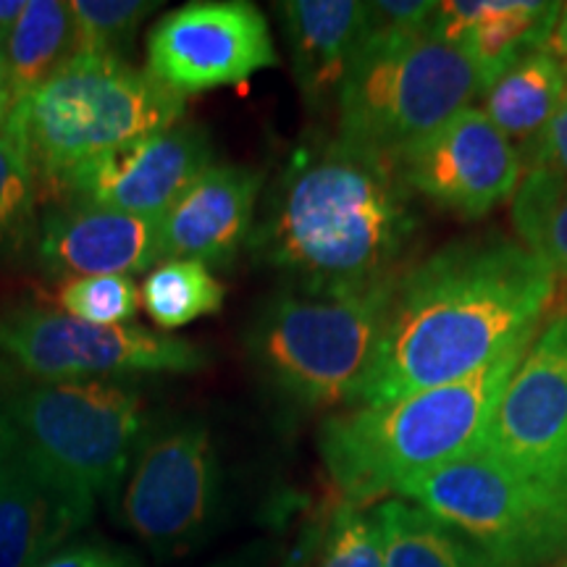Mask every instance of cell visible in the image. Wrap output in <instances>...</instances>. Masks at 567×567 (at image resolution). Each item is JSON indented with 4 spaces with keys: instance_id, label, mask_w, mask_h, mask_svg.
Instances as JSON below:
<instances>
[{
    "instance_id": "1",
    "label": "cell",
    "mask_w": 567,
    "mask_h": 567,
    "mask_svg": "<svg viewBox=\"0 0 567 567\" xmlns=\"http://www.w3.org/2000/svg\"><path fill=\"white\" fill-rule=\"evenodd\" d=\"M557 281L520 239H457L396 281L379 342L352 405L455 384L542 329Z\"/></svg>"
},
{
    "instance_id": "2",
    "label": "cell",
    "mask_w": 567,
    "mask_h": 567,
    "mask_svg": "<svg viewBox=\"0 0 567 567\" xmlns=\"http://www.w3.org/2000/svg\"><path fill=\"white\" fill-rule=\"evenodd\" d=\"M417 231L413 193L392 158L313 132L289 153L247 247L289 287L354 292L400 279Z\"/></svg>"
},
{
    "instance_id": "3",
    "label": "cell",
    "mask_w": 567,
    "mask_h": 567,
    "mask_svg": "<svg viewBox=\"0 0 567 567\" xmlns=\"http://www.w3.org/2000/svg\"><path fill=\"white\" fill-rule=\"evenodd\" d=\"M528 344L530 339L455 384L326 415L318 452L342 502L363 507L476 450Z\"/></svg>"
},
{
    "instance_id": "4",
    "label": "cell",
    "mask_w": 567,
    "mask_h": 567,
    "mask_svg": "<svg viewBox=\"0 0 567 567\" xmlns=\"http://www.w3.org/2000/svg\"><path fill=\"white\" fill-rule=\"evenodd\" d=\"M396 281L354 292L284 284L268 295L245 331L247 360L266 392L292 413L352 405Z\"/></svg>"
},
{
    "instance_id": "5",
    "label": "cell",
    "mask_w": 567,
    "mask_h": 567,
    "mask_svg": "<svg viewBox=\"0 0 567 567\" xmlns=\"http://www.w3.org/2000/svg\"><path fill=\"white\" fill-rule=\"evenodd\" d=\"M187 97L116 55L80 53L45 87L13 105L6 130L30 153L42 187L124 142L182 124Z\"/></svg>"
},
{
    "instance_id": "6",
    "label": "cell",
    "mask_w": 567,
    "mask_h": 567,
    "mask_svg": "<svg viewBox=\"0 0 567 567\" xmlns=\"http://www.w3.org/2000/svg\"><path fill=\"white\" fill-rule=\"evenodd\" d=\"M481 74L463 48L425 27L363 38L337 101V134L392 158L471 109Z\"/></svg>"
},
{
    "instance_id": "7",
    "label": "cell",
    "mask_w": 567,
    "mask_h": 567,
    "mask_svg": "<svg viewBox=\"0 0 567 567\" xmlns=\"http://www.w3.org/2000/svg\"><path fill=\"white\" fill-rule=\"evenodd\" d=\"M3 415L21 450L71 492L116 494L153 423L137 381H40L11 394Z\"/></svg>"
},
{
    "instance_id": "8",
    "label": "cell",
    "mask_w": 567,
    "mask_h": 567,
    "mask_svg": "<svg viewBox=\"0 0 567 567\" xmlns=\"http://www.w3.org/2000/svg\"><path fill=\"white\" fill-rule=\"evenodd\" d=\"M396 496L505 565L547 567L567 557V502L528 484L478 446L410 481Z\"/></svg>"
},
{
    "instance_id": "9",
    "label": "cell",
    "mask_w": 567,
    "mask_h": 567,
    "mask_svg": "<svg viewBox=\"0 0 567 567\" xmlns=\"http://www.w3.org/2000/svg\"><path fill=\"white\" fill-rule=\"evenodd\" d=\"M113 496L118 520L155 557L187 555L208 542L224 502L210 425L203 417L153 421Z\"/></svg>"
},
{
    "instance_id": "10",
    "label": "cell",
    "mask_w": 567,
    "mask_h": 567,
    "mask_svg": "<svg viewBox=\"0 0 567 567\" xmlns=\"http://www.w3.org/2000/svg\"><path fill=\"white\" fill-rule=\"evenodd\" d=\"M0 354L40 381H124L208 371L203 344L142 326H92L63 310L19 302L0 310Z\"/></svg>"
},
{
    "instance_id": "11",
    "label": "cell",
    "mask_w": 567,
    "mask_h": 567,
    "mask_svg": "<svg viewBox=\"0 0 567 567\" xmlns=\"http://www.w3.org/2000/svg\"><path fill=\"white\" fill-rule=\"evenodd\" d=\"M478 450L567 502V308L530 339Z\"/></svg>"
},
{
    "instance_id": "12",
    "label": "cell",
    "mask_w": 567,
    "mask_h": 567,
    "mask_svg": "<svg viewBox=\"0 0 567 567\" xmlns=\"http://www.w3.org/2000/svg\"><path fill=\"white\" fill-rule=\"evenodd\" d=\"M279 66L266 13L247 0H195L147 34V74L179 95L243 84Z\"/></svg>"
},
{
    "instance_id": "13",
    "label": "cell",
    "mask_w": 567,
    "mask_h": 567,
    "mask_svg": "<svg viewBox=\"0 0 567 567\" xmlns=\"http://www.w3.org/2000/svg\"><path fill=\"white\" fill-rule=\"evenodd\" d=\"M208 166H213L208 130L182 122L66 168L48 184V200L87 203L163 221Z\"/></svg>"
},
{
    "instance_id": "14",
    "label": "cell",
    "mask_w": 567,
    "mask_h": 567,
    "mask_svg": "<svg viewBox=\"0 0 567 567\" xmlns=\"http://www.w3.org/2000/svg\"><path fill=\"white\" fill-rule=\"evenodd\" d=\"M400 182L434 208L484 218L515 195L523 158L476 105L392 155Z\"/></svg>"
},
{
    "instance_id": "15",
    "label": "cell",
    "mask_w": 567,
    "mask_h": 567,
    "mask_svg": "<svg viewBox=\"0 0 567 567\" xmlns=\"http://www.w3.org/2000/svg\"><path fill=\"white\" fill-rule=\"evenodd\" d=\"M32 258L53 279L134 276L163 264L161 221L87 203L55 200L40 213Z\"/></svg>"
},
{
    "instance_id": "16",
    "label": "cell",
    "mask_w": 567,
    "mask_h": 567,
    "mask_svg": "<svg viewBox=\"0 0 567 567\" xmlns=\"http://www.w3.org/2000/svg\"><path fill=\"white\" fill-rule=\"evenodd\" d=\"M264 172L237 163H213L197 176L161 221L163 260H195L229 268L250 243Z\"/></svg>"
},
{
    "instance_id": "17",
    "label": "cell",
    "mask_w": 567,
    "mask_h": 567,
    "mask_svg": "<svg viewBox=\"0 0 567 567\" xmlns=\"http://www.w3.org/2000/svg\"><path fill=\"white\" fill-rule=\"evenodd\" d=\"M95 502L48 476L24 450L0 463V567H40L87 526Z\"/></svg>"
},
{
    "instance_id": "18",
    "label": "cell",
    "mask_w": 567,
    "mask_h": 567,
    "mask_svg": "<svg viewBox=\"0 0 567 567\" xmlns=\"http://www.w3.org/2000/svg\"><path fill=\"white\" fill-rule=\"evenodd\" d=\"M292 59V80L310 113L337 111L365 27V3L354 0H287L276 6Z\"/></svg>"
},
{
    "instance_id": "19",
    "label": "cell",
    "mask_w": 567,
    "mask_h": 567,
    "mask_svg": "<svg viewBox=\"0 0 567 567\" xmlns=\"http://www.w3.org/2000/svg\"><path fill=\"white\" fill-rule=\"evenodd\" d=\"M559 3L505 0H444L431 13L429 30L455 42L476 63L484 87L507 63L528 51H544ZM481 87V90H484Z\"/></svg>"
},
{
    "instance_id": "20",
    "label": "cell",
    "mask_w": 567,
    "mask_h": 567,
    "mask_svg": "<svg viewBox=\"0 0 567 567\" xmlns=\"http://www.w3.org/2000/svg\"><path fill=\"white\" fill-rule=\"evenodd\" d=\"M567 71L547 48L528 51L507 63L481 90V103L496 130L513 142L526 166L528 153L565 105Z\"/></svg>"
},
{
    "instance_id": "21",
    "label": "cell",
    "mask_w": 567,
    "mask_h": 567,
    "mask_svg": "<svg viewBox=\"0 0 567 567\" xmlns=\"http://www.w3.org/2000/svg\"><path fill=\"white\" fill-rule=\"evenodd\" d=\"M80 55L76 21L66 0H27V11L6 45L11 101L17 105Z\"/></svg>"
},
{
    "instance_id": "22",
    "label": "cell",
    "mask_w": 567,
    "mask_h": 567,
    "mask_svg": "<svg viewBox=\"0 0 567 567\" xmlns=\"http://www.w3.org/2000/svg\"><path fill=\"white\" fill-rule=\"evenodd\" d=\"M373 515L384 544V567H513L400 496L381 502Z\"/></svg>"
},
{
    "instance_id": "23",
    "label": "cell",
    "mask_w": 567,
    "mask_h": 567,
    "mask_svg": "<svg viewBox=\"0 0 567 567\" xmlns=\"http://www.w3.org/2000/svg\"><path fill=\"white\" fill-rule=\"evenodd\" d=\"M513 226L555 276L557 297H567V179L528 168L513 195Z\"/></svg>"
},
{
    "instance_id": "24",
    "label": "cell",
    "mask_w": 567,
    "mask_h": 567,
    "mask_svg": "<svg viewBox=\"0 0 567 567\" xmlns=\"http://www.w3.org/2000/svg\"><path fill=\"white\" fill-rule=\"evenodd\" d=\"M224 300V284L208 266L195 260H163L147 271L140 287V308H145L161 334L189 326L197 318L216 316Z\"/></svg>"
},
{
    "instance_id": "25",
    "label": "cell",
    "mask_w": 567,
    "mask_h": 567,
    "mask_svg": "<svg viewBox=\"0 0 567 567\" xmlns=\"http://www.w3.org/2000/svg\"><path fill=\"white\" fill-rule=\"evenodd\" d=\"M45 197L30 153L11 130H0V268L30 258Z\"/></svg>"
},
{
    "instance_id": "26",
    "label": "cell",
    "mask_w": 567,
    "mask_h": 567,
    "mask_svg": "<svg viewBox=\"0 0 567 567\" xmlns=\"http://www.w3.org/2000/svg\"><path fill=\"white\" fill-rule=\"evenodd\" d=\"M161 6L158 0H71L80 53L124 59L132 51L142 21Z\"/></svg>"
},
{
    "instance_id": "27",
    "label": "cell",
    "mask_w": 567,
    "mask_h": 567,
    "mask_svg": "<svg viewBox=\"0 0 567 567\" xmlns=\"http://www.w3.org/2000/svg\"><path fill=\"white\" fill-rule=\"evenodd\" d=\"M55 302L84 323L122 326L137 316L140 289L132 276H84L63 281Z\"/></svg>"
},
{
    "instance_id": "28",
    "label": "cell",
    "mask_w": 567,
    "mask_h": 567,
    "mask_svg": "<svg viewBox=\"0 0 567 567\" xmlns=\"http://www.w3.org/2000/svg\"><path fill=\"white\" fill-rule=\"evenodd\" d=\"M318 567H384V544L375 515L339 502L326 523Z\"/></svg>"
},
{
    "instance_id": "29",
    "label": "cell",
    "mask_w": 567,
    "mask_h": 567,
    "mask_svg": "<svg viewBox=\"0 0 567 567\" xmlns=\"http://www.w3.org/2000/svg\"><path fill=\"white\" fill-rule=\"evenodd\" d=\"M40 567H145L132 549L111 542H74Z\"/></svg>"
},
{
    "instance_id": "30",
    "label": "cell",
    "mask_w": 567,
    "mask_h": 567,
    "mask_svg": "<svg viewBox=\"0 0 567 567\" xmlns=\"http://www.w3.org/2000/svg\"><path fill=\"white\" fill-rule=\"evenodd\" d=\"M528 168H547V172L567 179V105L557 111L547 130L526 158Z\"/></svg>"
},
{
    "instance_id": "31",
    "label": "cell",
    "mask_w": 567,
    "mask_h": 567,
    "mask_svg": "<svg viewBox=\"0 0 567 567\" xmlns=\"http://www.w3.org/2000/svg\"><path fill=\"white\" fill-rule=\"evenodd\" d=\"M326 523H329V513H321V509L305 517L302 526L297 528L295 544L281 555L279 567H318V563H321Z\"/></svg>"
},
{
    "instance_id": "32",
    "label": "cell",
    "mask_w": 567,
    "mask_h": 567,
    "mask_svg": "<svg viewBox=\"0 0 567 567\" xmlns=\"http://www.w3.org/2000/svg\"><path fill=\"white\" fill-rule=\"evenodd\" d=\"M281 555L284 549L279 542H274V538H255V542L229 551V555L205 567H279Z\"/></svg>"
},
{
    "instance_id": "33",
    "label": "cell",
    "mask_w": 567,
    "mask_h": 567,
    "mask_svg": "<svg viewBox=\"0 0 567 567\" xmlns=\"http://www.w3.org/2000/svg\"><path fill=\"white\" fill-rule=\"evenodd\" d=\"M27 0H0V53H6L13 30L24 17Z\"/></svg>"
},
{
    "instance_id": "34",
    "label": "cell",
    "mask_w": 567,
    "mask_h": 567,
    "mask_svg": "<svg viewBox=\"0 0 567 567\" xmlns=\"http://www.w3.org/2000/svg\"><path fill=\"white\" fill-rule=\"evenodd\" d=\"M547 51L555 55L567 71V3H559L555 27H551L549 40H547Z\"/></svg>"
},
{
    "instance_id": "35",
    "label": "cell",
    "mask_w": 567,
    "mask_h": 567,
    "mask_svg": "<svg viewBox=\"0 0 567 567\" xmlns=\"http://www.w3.org/2000/svg\"><path fill=\"white\" fill-rule=\"evenodd\" d=\"M17 450H19L17 431H13L9 417H6L3 410H0V463H3L6 457H11Z\"/></svg>"
},
{
    "instance_id": "36",
    "label": "cell",
    "mask_w": 567,
    "mask_h": 567,
    "mask_svg": "<svg viewBox=\"0 0 567 567\" xmlns=\"http://www.w3.org/2000/svg\"><path fill=\"white\" fill-rule=\"evenodd\" d=\"M11 109H13V101H11V87H9V71H6V59L3 53H0V130H3Z\"/></svg>"
},
{
    "instance_id": "37",
    "label": "cell",
    "mask_w": 567,
    "mask_h": 567,
    "mask_svg": "<svg viewBox=\"0 0 567 567\" xmlns=\"http://www.w3.org/2000/svg\"><path fill=\"white\" fill-rule=\"evenodd\" d=\"M565 105H567V82H565Z\"/></svg>"
},
{
    "instance_id": "38",
    "label": "cell",
    "mask_w": 567,
    "mask_h": 567,
    "mask_svg": "<svg viewBox=\"0 0 567 567\" xmlns=\"http://www.w3.org/2000/svg\"><path fill=\"white\" fill-rule=\"evenodd\" d=\"M563 567H567V557H565V563H563Z\"/></svg>"
}]
</instances>
